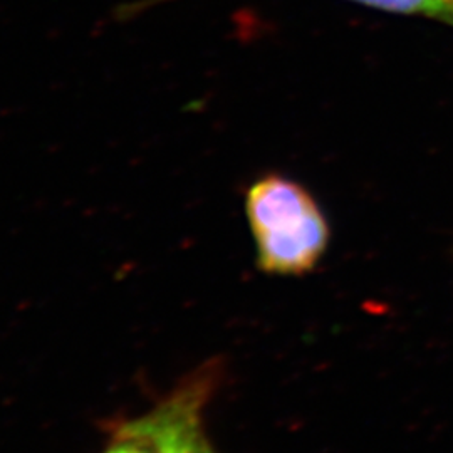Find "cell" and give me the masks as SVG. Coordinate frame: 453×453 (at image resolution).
I'll return each instance as SVG.
<instances>
[{"instance_id":"1","label":"cell","mask_w":453,"mask_h":453,"mask_svg":"<svg viewBox=\"0 0 453 453\" xmlns=\"http://www.w3.org/2000/svg\"><path fill=\"white\" fill-rule=\"evenodd\" d=\"M245 215L260 271L308 274L323 259L331 237L329 226L301 183L277 173L260 177L245 194Z\"/></svg>"},{"instance_id":"2","label":"cell","mask_w":453,"mask_h":453,"mask_svg":"<svg viewBox=\"0 0 453 453\" xmlns=\"http://www.w3.org/2000/svg\"><path fill=\"white\" fill-rule=\"evenodd\" d=\"M211 372L195 374L145 415L125 421L114 437L130 438L155 453H215L203 428Z\"/></svg>"},{"instance_id":"3","label":"cell","mask_w":453,"mask_h":453,"mask_svg":"<svg viewBox=\"0 0 453 453\" xmlns=\"http://www.w3.org/2000/svg\"><path fill=\"white\" fill-rule=\"evenodd\" d=\"M162 2H168V0H140L121 7L119 12L123 19L136 16L138 12L155 7ZM351 2L378 9V11L391 12V14L434 19L453 27V0H351Z\"/></svg>"},{"instance_id":"4","label":"cell","mask_w":453,"mask_h":453,"mask_svg":"<svg viewBox=\"0 0 453 453\" xmlns=\"http://www.w3.org/2000/svg\"><path fill=\"white\" fill-rule=\"evenodd\" d=\"M104 453H155L140 441L130 438L114 437V443Z\"/></svg>"}]
</instances>
